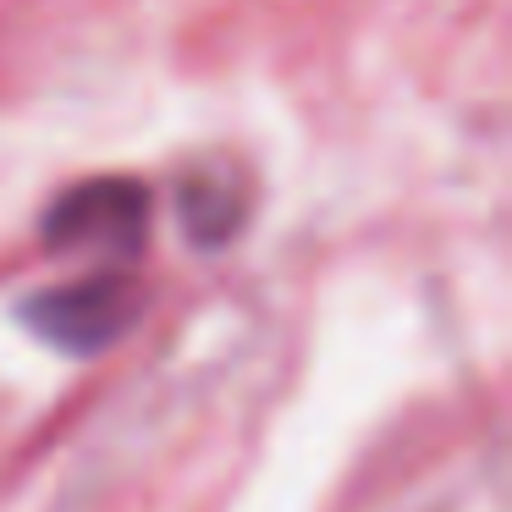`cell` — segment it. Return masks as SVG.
Wrapping results in <instances>:
<instances>
[{
	"label": "cell",
	"mask_w": 512,
	"mask_h": 512,
	"mask_svg": "<svg viewBox=\"0 0 512 512\" xmlns=\"http://www.w3.org/2000/svg\"><path fill=\"white\" fill-rule=\"evenodd\" d=\"M177 210H182V226H188L193 243H199V248H221V243H232V232L243 226L248 199H243V188H237L232 177L199 171V177L182 182Z\"/></svg>",
	"instance_id": "cell-3"
},
{
	"label": "cell",
	"mask_w": 512,
	"mask_h": 512,
	"mask_svg": "<svg viewBox=\"0 0 512 512\" xmlns=\"http://www.w3.org/2000/svg\"><path fill=\"white\" fill-rule=\"evenodd\" d=\"M149 188L133 177H89L45 210V248L94 259H133L149 237Z\"/></svg>",
	"instance_id": "cell-2"
},
{
	"label": "cell",
	"mask_w": 512,
	"mask_h": 512,
	"mask_svg": "<svg viewBox=\"0 0 512 512\" xmlns=\"http://www.w3.org/2000/svg\"><path fill=\"white\" fill-rule=\"evenodd\" d=\"M144 309V292L122 276V270H94V276L45 287L23 303V325L39 342L61 347V353H105L116 336H127V325Z\"/></svg>",
	"instance_id": "cell-1"
}]
</instances>
